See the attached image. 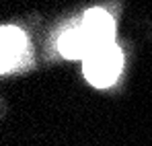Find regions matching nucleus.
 I'll use <instances>...</instances> for the list:
<instances>
[{"label": "nucleus", "mask_w": 152, "mask_h": 146, "mask_svg": "<svg viewBox=\"0 0 152 146\" xmlns=\"http://www.w3.org/2000/svg\"><path fill=\"white\" fill-rule=\"evenodd\" d=\"M121 68H124V54L115 43L101 49H95L82 60L84 78L97 89L111 87L117 80Z\"/></svg>", "instance_id": "f257e3e1"}, {"label": "nucleus", "mask_w": 152, "mask_h": 146, "mask_svg": "<svg viewBox=\"0 0 152 146\" xmlns=\"http://www.w3.org/2000/svg\"><path fill=\"white\" fill-rule=\"evenodd\" d=\"M80 29L84 33V39H86L91 51L115 43L113 41L115 39V21L103 8H88L82 17Z\"/></svg>", "instance_id": "f03ea898"}, {"label": "nucleus", "mask_w": 152, "mask_h": 146, "mask_svg": "<svg viewBox=\"0 0 152 146\" xmlns=\"http://www.w3.org/2000/svg\"><path fill=\"white\" fill-rule=\"evenodd\" d=\"M29 41L27 35L12 25H4L0 29V70L2 74H8L15 70L27 56Z\"/></svg>", "instance_id": "7ed1b4c3"}, {"label": "nucleus", "mask_w": 152, "mask_h": 146, "mask_svg": "<svg viewBox=\"0 0 152 146\" xmlns=\"http://www.w3.org/2000/svg\"><path fill=\"white\" fill-rule=\"evenodd\" d=\"M58 49H60V54L64 56V58H68V60H84L88 54H91V48H88V43H86V39H84V33H82V29H80V25L78 27H72V29H66L62 35H60V39H58Z\"/></svg>", "instance_id": "20e7f679"}]
</instances>
